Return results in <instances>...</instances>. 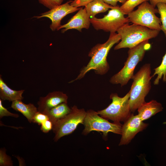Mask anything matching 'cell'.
<instances>
[{
    "mask_svg": "<svg viewBox=\"0 0 166 166\" xmlns=\"http://www.w3.org/2000/svg\"><path fill=\"white\" fill-rule=\"evenodd\" d=\"M163 109L160 103L156 100H152L148 102H145L138 108V115L140 119L143 121L162 111Z\"/></svg>",
    "mask_w": 166,
    "mask_h": 166,
    "instance_id": "obj_14",
    "label": "cell"
},
{
    "mask_svg": "<svg viewBox=\"0 0 166 166\" xmlns=\"http://www.w3.org/2000/svg\"><path fill=\"white\" fill-rule=\"evenodd\" d=\"M159 13L157 9L148 1L140 4L137 9L128 14L130 22L151 29L161 30L160 19L156 14Z\"/></svg>",
    "mask_w": 166,
    "mask_h": 166,
    "instance_id": "obj_8",
    "label": "cell"
},
{
    "mask_svg": "<svg viewBox=\"0 0 166 166\" xmlns=\"http://www.w3.org/2000/svg\"><path fill=\"white\" fill-rule=\"evenodd\" d=\"M156 6L160 15L161 30L163 32L166 37V4L159 2L156 4Z\"/></svg>",
    "mask_w": 166,
    "mask_h": 166,
    "instance_id": "obj_21",
    "label": "cell"
},
{
    "mask_svg": "<svg viewBox=\"0 0 166 166\" xmlns=\"http://www.w3.org/2000/svg\"><path fill=\"white\" fill-rule=\"evenodd\" d=\"M83 124L84 128L82 134L84 135H87L92 131L101 132L104 137L107 136L109 132L121 134L122 125L121 123H110L93 110L86 111Z\"/></svg>",
    "mask_w": 166,
    "mask_h": 166,
    "instance_id": "obj_6",
    "label": "cell"
},
{
    "mask_svg": "<svg viewBox=\"0 0 166 166\" xmlns=\"http://www.w3.org/2000/svg\"><path fill=\"white\" fill-rule=\"evenodd\" d=\"M65 0H38L39 2L50 10L61 5Z\"/></svg>",
    "mask_w": 166,
    "mask_h": 166,
    "instance_id": "obj_23",
    "label": "cell"
},
{
    "mask_svg": "<svg viewBox=\"0 0 166 166\" xmlns=\"http://www.w3.org/2000/svg\"><path fill=\"white\" fill-rule=\"evenodd\" d=\"M11 108L17 111L22 113L30 123L33 122L34 116L38 110L33 104H26L22 100H17L12 102Z\"/></svg>",
    "mask_w": 166,
    "mask_h": 166,
    "instance_id": "obj_15",
    "label": "cell"
},
{
    "mask_svg": "<svg viewBox=\"0 0 166 166\" xmlns=\"http://www.w3.org/2000/svg\"><path fill=\"white\" fill-rule=\"evenodd\" d=\"M150 3L155 7L156 4L159 2H162L166 4V0H149Z\"/></svg>",
    "mask_w": 166,
    "mask_h": 166,
    "instance_id": "obj_29",
    "label": "cell"
},
{
    "mask_svg": "<svg viewBox=\"0 0 166 166\" xmlns=\"http://www.w3.org/2000/svg\"><path fill=\"white\" fill-rule=\"evenodd\" d=\"M129 91L124 97H120L116 93H112L110 98L112 103L105 109L98 111L97 113L101 117L111 120L114 123H120L125 122L131 116Z\"/></svg>",
    "mask_w": 166,
    "mask_h": 166,
    "instance_id": "obj_5",
    "label": "cell"
},
{
    "mask_svg": "<svg viewBox=\"0 0 166 166\" xmlns=\"http://www.w3.org/2000/svg\"><path fill=\"white\" fill-rule=\"evenodd\" d=\"M93 0H73L70 3V5L78 8L82 6H85Z\"/></svg>",
    "mask_w": 166,
    "mask_h": 166,
    "instance_id": "obj_27",
    "label": "cell"
},
{
    "mask_svg": "<svg viewBox=\"0 0 166 166\" xmlns=\"http://www.w3.org/2000/svg\"><path fill=\"white\" fill-rule=\"evenodd\" d=\"M154 72L152 75L153 77L156 75L157 77L154 81V85L159 84L160 80L163 77V80L166 82V52L163 57L162 62L160 65L157 68L154 69Z\"/></svg>",
    "mask_w": 166,
    "mask_h": 166,
    "instance_id": "obj_19",
    "label": "cell"
},
{
    "mask_svg": "<svg viewBox=\"0 0 166 166\" xmlns=\"http://www.w3.org/2000/svg\"><path fill=\"white\" fill-rule=\"evenodd\" d=\"M90 18L85 7H81L67 23L61 25L58 30L62 29L61 31L64 33L69 29H76L80 32L83 29H88L91 24Z\"/></svg>",
    "mask_w": 166,
    "mask_h": 166,
    "instance_id": "obj_12",
    "label": "cell"
},
{
    "mask_svg": "<svg viewBox=\"0 0 166 166\" xmlns=\"http://www.w3.org/2000/svg\"><path fill=\"white\" fill-rule=\"evenodd\" d=\"M71 111L67 103H62L43 112L46 114L53 124L57 120L65 117Z\"/></svg>",
    "mask_w": 166,
    "mask_h": 166,
    "instance_id": "obj_17",
    "label": "cell"
},
{
    "mask_svg": "<svg viewBox=\"0 0 166 166\" xmlns=\"http://www.w3.org/2000/svg\"><path fill=\"white\" fill-rule=\"evenodd\" d=\"M86 112L84 109H79L74 105L71 108L69 114L57 121L53 124L52 129L55 134L54 141L56 142L62 137L71 134L79 124H83Z\"/></svg>",
    "mask_w": 166,
    "mask_h": 166,
    "instance_id": "obj_7",
    "label": "cell"
},
{
    "mask_svg": "<svg viewBox=\"0 0 166 166\" xmlns=\"http://www.w3.org/2000/svg\"><path fill=\"white\" fill-rule=\"evenodd\" d=\"M150 64L144 65L135 75L132 79L133 82L129 91L130 109L134 112L144 103L145 98L151 88Z\"/></svg>",
    "mask_w": 166,
    "mask_h": 166,
    "instance_id": "obj_2",
    "label": "cell"
},
{
    "mask_svg": "<svg viewBox=\"0 0 166 166\" xmlns=\"http://www.w3.org/2000/svg\"><path fill=\"white\" fill-rule=\"evenodd\" d=\"M53 123L49 119H48L41 124V130L43 132L47 133L52 130Z\"/></svg>",
    "mask_w": 166,
    "mask_h": 166,
    "instance_id": "obj_26",
    "label": "cell"
},
{
    "mask_svg": "<svg viewBox=\"0 0 166 166\" xmlns=\"http://www.w3.org/2000/svg\"><path fill=\"white\" fill-rule=\"evenodd\" d=\"M72 0H70L65 3L57 6L49 11L42 13L38 16H34L37 19L43 17H46L51 21L50 28L51 30L54 31L58 30L61 25V20L67 15L78 11L81 8L76 7L70 5Z\"/></svg>",
    "mask_w": 166,
    "mask_h": 166,
    "instance_id": "obj_10",
    "label": "cell"
},
{
    "mask_svg": "<svg viewBox=\"0 0 166 166\" xmlns=\"http://www.w3.org/2000/svg\"><path fill=\"white\" fill-rule=\"evenodd\" d=\"M151 47V45L147 40L129 49L124 67L110 78V83L113 84H120L121 86L126 85L132 79L136 67L142 60L145 52Z\"/></svg>",
    "mask_w": 166,
    "mask_h": 166,
    "instance_id": "obj_4",
    "label": "cell"
},
{
    "mask_svg": "<svg viewBox=\"0 0 166 166\" xmlns=\"http://www.w3.org/2000/svg\"><path fill=\"white\" fill-rule=\"evenodd\" d=\"M120 6L117 5L109 11L106 15L102 18L95 17L90 18L91 24L96 30H102L110 33H116L124 24L129 23L128 17H125Z\"/></svg>",
    "mask_w": 166,
    "mask_h": 166,
    "instance_id": "obj_9",
    "label": "cell"
},
{
    "mask_svg": "<svg viewBox=\"0 0 166 166\" xmlns=\"http://www.w3.org/2000/svg\"><path fill=\"white\" fill-rule=\"evenodd\" d=\"M149 0H128L120 6V8L124 15L128 14L133 11L137 6Z\"/></svg>",
    "mask_w": 166,
    "mask_h": 166,
    "instance_id": "obj_20",
    "label": "cell"
},
{
    "mask_svg": "<svg viewBox=\"0 0 166 166\" xmlns=\"http://www.w3.org/2000/svg\"><path fill=\"white\" fill-rule=\"evenodd\" d=\"M121 39V36L118 33H110L106 42L103 44H97L94 46L89 53L88 56L91 58L89 62L81 69L77 77L69 83L81 79L91 70H94L95 73L99 75L107 73L110 69L107 59L108 53L113 45Z\"/></svg>",
    "mask_w": 166,
    "mask_h": 166,
    "instance_id": "obj_1",
    "label": "cell"
},
{
    "mask_svg": "<svg viewBox=\"0 0 166 166\" xmlns=\"http://www.w3.org/2000/svg\"><path fill=\"white\" fill-rule=\"evenodd\" d=\"M113 6L105 3L103 0H94L85 6L87 13L90 18L95 17L99 13L106 12Z\"/></svg>",
    "mask_w": 166,
    "mask_h": 166,
    "instance_id": "obj_18",
    "label": "cell"
},
{
    "mask_svg": "<svg viewBox=\"0 0 166 166\" xmlns=\"http://www.w3.org/2000/svg\"><path fill=\"white\" fill-rule=\"evenodd\" d=\"M106 3L113 6H117L118 2L123 4L126 2L128 0H103Z\"/></svg>",
    "mask_w": 166,
    "mask_h": 166,
    "instance_id": "obj_28",
    "label": "cell"
},
{
    "mask_svg": "<svg viewBox=\"0 0 166 166\" xmlns=\"http://www.w3.org/2000/svg\"><path fill=\"white\" fill-rule=\"evenodd\" d=\"M24 90H15L9 87L0 76V98L2 100L13 101L17 100H22L24 97L22 94Z\"/></svg>",
    "mask_w": 166,
    "mask_h": 166,
    "instance_id": "obj_16",
    "label": "cell"
},
{
    "mask_svg": "<svg viewBox=\"0 0 166 166\" xmlns=\"http://www.w3.org/2000/svg\"><path fill=\"white\" fill-rule=\"evenodd\" d=\"M68 97L61 91L49 93L45 97L40 98L38 102V111L43 112L62 103H67Z\"/></svg>",
    "mask_w": 166,
    "mask_h": 166,
    "instance_id": "obj_13",
    "label": "cell"
},
{
    "mask_svg": "<svg viewBox=\"0 0 166 166\" xmlns=\"http://www.w3.org/2000/svg\"><path fill=\"white\" fill-rule=\"evenodd\" d=\"M48 119H49V118L46 114L38 111L34 117L33 122L41 125L42 123Z\"/></svg>",
    "mask_w": 166,
    "mask_h": 166,
    "instance_id": "obj_24",
    "label": "cell"
},
{
    "mask_svg": "<svg viewBox=\"0 0 166 166\" xmlns=\"http://www.w3.org/2000/svg\"><path fill=\"white\" fill-rule=\"evenodd\" d=\"M124 122L122 126L119 146L128 144L138 133L145 129L148 125L140 119L138 115H134L133 114Z\"/></svg>",
    "mask_w": 166,
    "mask_h": 166,
    "instance_id": "obj_11",
    "label": "cell"
},
{
    "mask_svg": "<svg viewBox=\"0 0 166 166\" xmlns=\"http://www.w3.org/2000/svg\"><path fill=\"white\" fill-rule=\"evenodd\" d=\"M13 163L11 158L6 153L5 148H1L0 150V166H12Z\"/></svg>",
    "mask_w": 166,
    "mask_h": 166,
    "instance_id": "obj_22",
    "label": "cell"
},
{
    "mask_svg": "<svg viewBox=\"0 0 166 166\" xmlns=\"http://www.w3.org/2000/svg\"><path fill=\"white\" fill-rule=\"evenodd\" d=\"M2 100L0 99V118H2L5 116H10L15 118H18L19 116L17 114L13 113L10 112L2 105Z\"/></svg>",
    "mask_w": 166,
    "mask_h": 166,
    "instance_id": "obj_25",
    "label": "cell"
},
{
    "mask_svg": "<svg viewBox=\"0 0 166 166\" xmlns=\"http://www.w3.org/2000/svg\"><path fill=\"white\" fill-rule=\"evenodd\" d=\"M164 124H166V122L163 123Z\"/></svg>",
    "mask_w": 166,
    "mask_h": 166,
    "instance_id": "obj_30",
    "label": "cell"
},
{
    "mask_svg": "<svg viewBox=\"0 0 166 166\" xmlns=\"http://www.w3.org/2000/svg\"><path fill=\"white\" fill-rule=\"evenodd\" d=\"M117 32L120 35V42L114 47V50L133 48L142 42L155 38L160 31L140 25L126 23L119 28Z\"/></svg>",
    "mask_w": 166,
    "mask_h": 166,
    "instance_id": "obj_3",
    "label": "cell"
}]
</instances>
